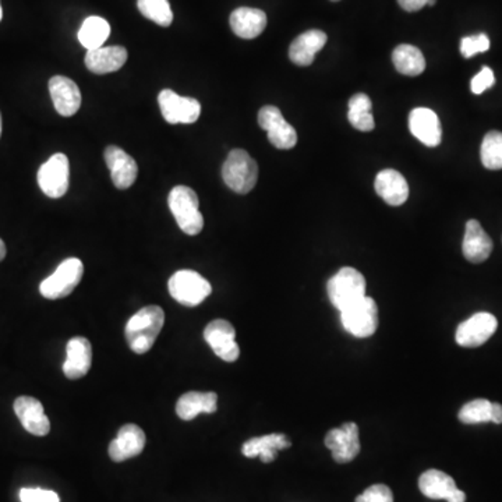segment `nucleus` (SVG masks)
<instances>
[{
  "mask_svg": "<svg viewBox=\"0 0 502 502\" xmlns=\"http://www.w3.org/2000/svg\"><path fill=\"white\" fill-rule=\"evenodd\" d=\"M481 163L484 168L490 171L502 169V133L488 132L481 143L480 150Z\"/></svg>",
  "mask_w": 502,
  "mask_h": 502,
  "instance_id": "7c9ffc66",
  "label": "nucleus"
},
{
  "mask_svg": "<svg viewBox=\"0 0 502 502\" xmlns=\"http://www.w3.org/2000/svg\"><path fill=\"white\" fill-rule=\"evenodd\" d=\"M137 6L145 19L161 27H169L173 22V13L168 0H137Z\"/></svg>",
  "mask_w": 502,
  "mask_h": 502,
  "instance_id": "2f4dec72",
  "label": "nucleus"
},
{
  "mask_svg": "<svg viewBox=\"0 0 502 502\" xmlns=\"http://www.w3.org/2000/svg\"><path fill=\"white\" fill-rule=\"evenodd\" d=\"M105 163L111 172L112 181L119 191H126L135 184L138 166L135 158L116 145H109L104 153Z\"/></svg>",
  "mask_w": 502,
  "mask_h": 502,
  "instance_id": "2eb2a0df",
  "label": "nucleus"
},
{
  "mask_svg": "<svg viewBox=\"0 0 502 502\" xmlns=\"http://www.w3.org/2000/svg\"><path fill=\"white\" fill-rule=\"evenodd\" d=\"M84 265L79 258H68L56 268L55 273L43 279L40 292L45 299L58 301L69 296L83 278Z\"/></svg>",
  "mask_w": 502,
  "mask_h": 502,
  "instance_id": "423d86ee",
  "label": "nucleus"
},
{
  "mask_svg": "<svg viewBox=\"0 0 502 502\" xmlns=\"http://www.w3.org/2000/svg\"><path fill=\"white\" fill-rule=\"evenodd\" d=\"M218 409V395L215 392H187L176 404V414L181 420L191 422L200 414H215Z\"/></svg>",
  "mask_w": 502,
  "mask_h": 502,
  "instance_id": "a878e982",
  "label": "nucleus"
},
{
  "mask_svg": "<svg viewBox=\"0 0 502 502\" xmlns=\"http://www.w3.org/2000/svg\"><path fill=\"white\" fill-rule=\"evenodd\" d=\"M230 28L243 40H255L266 27V14L260 9L239 7L230 14Z\"/></svg>",
  "mask_w": 502,
  "mask_h": 502,
  "instance_id": "393cba45",
  "label": "nucleus"
},
{
  "mask_svg": "<svg viewBox=\"0 0 502 502\" xmlns=\"http://www.w3.org/2000/svg\"><path fill=\"white\" fill-rule=\"evenodd\" d=\"M463 256L473 264L484 263L493 251V240L488 237L480 222L470 219L466 224L462 245Z\"/></svg>",
  "mask_w": 502,
  "mask_h": 502,
  "instance_id": "412c9836",
  "label": "nucleus"
},
{
  "mask_svg": "<svg viewBox=\"0 0 502 502\" xmlns=\"http://www.w3.org/2000/svg\"><path fill=\"white\" fill-rule=\"evenodd\" d=\"M371 109H373V104H371L370 97L366 94H356L350 98L348 119L358 132H371L376 127Z\"/></svg>",
  "mask_w": 502,
  "mask_h": 502,
  "instance_id": "c756f323",
  "label": "nucleus"
},
{
  "mask_svg": "<svg viewBox=\"0 0 502 502\" xmlns=\"http://www.w3.org/2000/svg\"><path fill=\"white\" fill-rule=\"evenodd\" d=\"M291 447V442L285 434H268L263 437L251 438L242 447V453L246 458H257L264 463L275 460L279 451Z\"/></svg>",
  "mask_w": 502,
  "mask_h": 502,
  "instance_id": "bb28decb",
  "label": "nucleus"
},
{
  "mask_svg": "<svg viewBox=\"0 0 502 502\" xmlns=\"http://www.w3.org/2000/svg\"><path fill=\"white\" fill-rule=\"evenodd\" d=\"M355 502H394V494L386 484H374L360 494Z\"/></svg>",
  "mask_w": 502,
  "mask_h": 502,
  "instance_id": "f704fd0d",
  "label": "nucleus"
},
{
  "mask_svg": "<svg viewBox=\"0 0 502 502\" xmlns=\"http://www.w3.org/2000/svg\"><path fill=\"white\" fill-rule=\"evenodd\" d=\"M392 61L396 70L404 76L416 77L426 70V59L422 51L407 43L396 46L392 52Z\"/></svg>",
  "mask_w": 502,
  "mask_h": 502,
  "instance_id": "cd10ccee",
  "label": "nucleus"
},
{
  "mask_svg": "<svg viewBox=\"0 0 502 502\" xmlns=\"http://www.w3.org/2000/svg\"><path fill=\"white\" fill-rule=\"evenodd\" d=\"M496 84V77L494 71L488 66H484L475 77H473L472 83H470V89L476 96H480L486 89L490 88Z\"/></svg>",
  "mask_w": 502,
  "mask_h": 502,
  "instance_id": "e433bc0d",
  "label": "nucleus"
},
{
  "mask_svg": "<svg viewBox=\"0 0 502 502\" xmlns=\"http://www.w3.org/2000/svg\"><path fill=\"white\" fill-rule=\"evenodd\" d=\"M169 293L178 303L196 307L211 294L212 286L196 271L181 270L169 279Z\"/></svg>",
  "mask_w": 502,
  "mask_h": 502,
  "instance_id": "39448f33",
  "label": "nucleus"
},
{
  "mask_svg": "<svg viewBox=\"0 0 502 502\" xmlns=\"http://www.w3.org/2000/svg\"><path fill=\"white\" fill-rule=\"evenodd\" d=\"M327 43V34L321 30H309L303 34L299 35L289 48V59L294 65L306 66L311 65L316 59L317 52L324 48Z\"/></svg>",
  "mask_w": 502,
  "mask_h": 502,
  "instance_id": "5701e85b",
  "label": "nucleus"
},
{
  "mask_svg": "<svg viewBox=\"0 0 502 502\" xmlns=\"http://www.w3.org/2000/svg\"><path fill=\"white\" fill-rule=\"evenodd\" d=\"M331 2H339V0H331Z\"/></svg>",
  "mask_w": 502,
  "mask_h": 502,
  "instance_id": "37998d69",
  "label": "nucleus"
},
{
  "mask_svg": "<svg viewBox=\"0 0 502 502\" xmlns=\"http://www.w3.org/2000/svg\"><path fill=\"white\" fill-rule=\"evenodd\" d=\"M343 328L356 338H368L378 327V307L373 297L365 296L340 311Z\"/></svg>",
  "mask_w": 502,
  "mask_h": 502,
  "instance_id": "0eeeda50",
  "label": "nucleus"
},
{
  "mask_svg": "<svg viewBox=\"0 0 502 502\" xmlns=\"http://www.w3.org/2000/svg\"><path fill=\"white\" fill-rule=\"evenodd\" d=\"M165 324V312L160 306H147L135 312L126 325L125 334L130 349L144 355L153 347Z\"/></svg>",
  "mask_w": 502,
  "mask_h": 502,
  "instance_id": "f257e3e1",
  "label": "nucleus"
},
{
  "mask_svg": "<svg viewBox=\"0 0 502 502\" xmlns=\"http://www.w3.org/2000/svg\"><path fill=\"white\" fill-rule=\"evenodd\" d=\"M488 50H490V38L483 33L460 40V53L463 58H473L478 53L488 52Z\"/></svg>",
  "mask_w": 502,
  "mask_h": 502,
  "instance_id": "72a5a7b5",
  "label": "nucleus"
},
{
  "mask_svg": "<svg viewBox=\"0 0 502 502\" xmlns=\"http://www.w3.org/2000/svg\"><path fill=\"white\" fill-rule=\"evenodd\" d=\"M327 292L332 306L342 311L366 296L365 276L352 266H343L328 281Z\"/></svg>",
  "mask_w": 502,
  "mask_h": 502,
  "instance_id": "20e7f679",
  "label": "nucleus"
},
{
  "mask_svg": "<svg viewBox=\"0 0 502 502\" xmlns=\"http://www.w3.org/2000/svg\"><path fill=\"white\" fill-rule=\"evenodd\" d=\"M0 135H2V115H0Z\"/></svg>",
  "mask_w": 502,
  "mask_h": 502,
  "instance_id": "a19ab883",
  "label": "nucleus"
},
{
  "mask_svg": "<svg viewBox=\"0 0 502 502\" xmlns=\"http://www.w3.org/2000/svg\"><path fill=\"white\" fill-rule=\"evenodd\" d=\"M376 191L386 204L402 206L409 197V184L395 169H384L376 178Z\"/></svg>",
  "mask_w": 502,
  "mask_h": 502,
  "instance_id": "4be33fe9",
  "label": "nucleus"
},
{
  "mask_svg": "<svg viewBox=\"0 0 502 502\" xmlns=\"http://www.w3.org/2000/svg\"><path fill=\"white\" fill-rule=\"evenodd\" d=\"M491 422L496 423V424H501L502 423V404H493V412H491Z\"/></svg>",
  "mask_w": 502,
  "mask_h": 502,
  "instance_id": "58836bf2",
  "label": "nucleus"
},
{
  "mask_svg": "<svg viewBox=\"0 0 502 502\" xmlns=\"http://www.w3.org/2000/svg\"><path fill=\"white\" fill-rule=\"evenodd\" d=\"M5 257H6V245L0 239V261H4Z\"/></svg>",
  "mask_w": 502,
  "mask_h": 502,
  "instance_id": "ea45409f",
  "label": "nucleus"
},
{
  "mask_svg": "<svg viewBox=\"0 0 502 502\" xmlns=\"http://www.w3.org/2000/svg\"><path fill=\"white\" fill-rule=\"evenodd\" d=\"M161 114L169 125H191L201 115V105L191 97H181L172 89H163L158 96Z\"/></svg>",
  "mask_w": 502,
  "mask_h": 502,
  "instance_id": "9d476101",
  "label": "nucleus"
},
{
  "mask_svg": "<svg viewBox=\"0 0 502 502\" xmlns=\"http://www.w3.org/2000/svg\"><path fill=\"white\" fill-rule=\"evenodd\" d=\"M419 488L427 498L445 499L448 502L466 501V494L457 488L455 480L437 469H430L420 476Z\"/></svg>",
  "mask_w": 502,
  "mask_h": 502,
  "instance_id": "4468645a",
  "label": "nucleus"
},
{
  "mask_svg": "<svg viewBox=\"0 0 502 502\" xmlns=\"http://www.w3.org/2000/svg\"><path fill=\"white\" fill-rule=\"evenodd\" d=\"M111 35V25L107 20L91 15L84 20L80 31H79V41L87 51L98 50L104 46L105 41Z\"/></svg>",
  "mask_w": 502,
  "mask_h": 502,
  "instance_id": "c85d7f7f",
  "label": "nucleus"
},
{
  "mask_svg": "<svg viewBox=\"0 0 502 502\" xmlns=\"http://www.w3.org/2000/svg\"><path fill=\"white\" fill-rule=\"evenodd\" d=\"M169 209L179 228L186 235L196 237L204 228V218L200 212L199 197L191 187L176 186L168 197Z\"/></svg>",
  "mask_w": 502,
  "mask_h": 502,
  "instance_id": "f03ea898",
  "label": "nucleus"
},
{
  "mask_svg": "<svg viewBox=\"0 0 502 502\" xmlns=\"http://www.w3.org/2000/svg\"><path fill=\"white\" fill-rule=\"evenodd\" d=\"M19 496L22 502H60L55 491L43 488H22Z\"/></svg>",
  "mask_w": 502,
  "mask_h": 502,
  "instance_id": "c9c22d12",
  "label": "nucleus"
},
{
  "mask_svg": "<svg viewBox=\"0 0 502 502\" xmlns=\"http://www.w3.org/2000/svg\"><path fill=\"white\" fill-rule=\"evenodd\" d=\"M51 98L59 115L65 117L73 116L81 107V92L71 79L55 76L50 80Z\"/></svg>",
  "mask_w": 502,
  "mask_h": 502,
  "instance_id": "dca6fc26",
  "label": "nucleus"
},
{
  "mask_svg": "<svg viewBox=\"0 0 502 502\" xmlns=\"http://www.w3.org/2000/svg\"><path fill=\"white\" fill-rule=\"evenodd\" d=\"M498 321L490 312H476L475 316L460 322L455 339L462 348H478L488 342L497 331Z\"/></svg>",
  "mask_w": 502,
  "mask_h": 502,
  "instance_id": "f8f14e48",
  "label": "nucleus"
},
{
  "mask_svg": "<svg viewBox=\"0 0 502 502\" xmlns=\"http://www.w3.org/2000/svg\"><path fill=\"white\" fill-rule=\"evenodd\" d=\"M325 447L331 451L338 463H349L360 453V438L356 423H343L339 429L331 430L325 435Z\"/></svg>",
  "mask_w": 502,
  "mask_h": 502,
  "instance_id": "ddd939ff",
  "label": "nucleus"
},
{
  "mask_svg": "<svg viewBox=\"0 0 502 502\" xmlns=\"http://www.w3.org/2000/svg\"><path fill=\"white\" fill-rule=\"evenodd\" d=\"M2 15H4V12H2V6H0V20H2Z\"/></svg>",
  "mask_w": 502,
  "mask_h": 502,
  "instance_id": "79ce46f5",
  "label": "nucleus"
},
{
  "mask_svg": "<svg viewBox=\"0 0 502 502\" xmlns=\"http://www.w3.org/2000/svg\"><path fill=\"white\" fill-rule=\"evenodd\" d=\"M70 163L65 153H58L46 161L38 171V184L45 196L60 199L69 191Z\"/></svg>",
  "mask_w": 502,
  "mask_h": 502,
  "instance_id": "6e6552de",
  "label": "nucleus"
},
{
  "mask_svg": "<svg viewBox=\"0 0 502 502\" xmlns=\"http://www.w3.org/2000/svg\"><path fill=\"white\" fill-rule=\"evenodd\" d=\"M409 129L427 147H437L442 143V122L438 115L429 107H416L411 112Z\"/></svg>",
  "mask_w": 502,
  "mask_h": 502,
  "instance_id": "a211bd4d",
  "label": "nucleus"
},
{
  "mask_svg": "<svg viewBox=\"0 0 502 502\" xmlns=\"http://www.w3.org/2000/svg\"><path fill=\"white\" fill-rule=\"evenodd\" d=\"M14 414L23 427L37 437H43L51 432V422L43 411L42 404L33 396H20L14 401Z\"/></svg>",
  "mask_w": 502,
  "mask_h": 502,
  "instance_id": "6ab92c4d",
  "label": "nucleus"
},
{
  "mask_svg": "<svg viewBox=\"0 0 502 502\" xmlns=\"http://www.w3.org/2000/svg\"><path fill=\"white\" fill-rule=\"evenodd\" d=\"M491 412H493V402L488 399H475L468 402L460 409L458 417L463 424H479V423L491 422Z\"/></svg>",
  "mask_w": 502,
  "mask_h": 502,
  "instance_id": "473e14b6",
  "label": "nucleus"
},
{
  "mask_svg": "<svg viewBox=\"0 0 502 502\" xmlns=\"http://www.w3.org/2000/svg\"><path fill=\"white\" fill-rule=\"evenodd\" d=\"M144 432L137 424H125L117 432V437L109 444V457L114 462H125L130 458L137 457L144 451Z\"/></svg>",
  "mask_w": 502,
  "mask_h": 502,
  "instance_id": "f3484780",
  "label": "nucleus"
},
{
  "mask_svg": "<svg viewBox=\"0 0 502 502\" xmlns=\"http://www.w3.org/2000/svg\"><path fill=\"white\" fill-rule=\"evenodd\" d=\"M222 178L235 193H250L258 181L257 163L248 155L247 151H230L222 166Z\"/></svg>",
  "mask_w": 502,
  "mask_h": 502,
  "instance_id": "7ed1b4c3",
  "label": "nucleus"
},
{
  "mask_svg": "<svg viewBox=\"0 0 502 502\" xmlns=\"http://www.w3.org/2000/svg\"><path fill=\"white\" fill-rule=\"evenodd\" d=\"M127 51L123 46H101L87 51L86 66L94 74H107L120 70L127 61Z\"/></svg>",
  "mask_w": 502,
  "mask_h": 502,
  "instance_id": "b1692460",
  "label": "nucleus"
},
{
  "mask_svg": "<svg viewBox=\"0 0 502 502\" xmlns=\"http://www.w3.org/2000/svg\"><path fill=\"white\" fill-rule=\"evenodd\" d=\"M258 125L265 130L268 140L279 150H291L296 145L297 133L293 126L286 122L278 107L273 105L263 107L258 112Z\"/></svg>",
  "mask_w": 502,
  "mask_h": 502,
  "instance_id": "1a4fd4ad",
  "label": "nucleus"
},
{
  "mask_svg": "<svg viewBox=\"0 0 502 502\" xmlns=\"http://www.w3.org/2000/svg\"><path fill=\"white\" fill-rule=\"evenodd\" d=\"M68 358L63 365V373L69 380L83 378L92 365V347L87 338H71L68 343Z\"/></svg>",
  "mask_w": 502,
  "mask_h": 502,
  "instance_id": "aec40b11",
  "label": "nucleus"
},
{
  "mask_svg": "<svg viewBox=\"0 0 502 502\" xmlns=\"http://www.w3.org/2000/svg\"><path fill=\"white\" fill-rule=\"evenodd\" d=\"M235 338L237 330L227 320H214L204 330V339L224 362L233 363L239 358L240 348Z\"/></svg>",
  "mask_w": 502,
  "mask_h": 502,
  "instance_id": "9b49d317",
  "label": "nucleus"
},
{
  "mask_svg": "<svg viewBox=\"0 0 502 502\" xmlns=\"http://www.w3.org/2000/svg\"><path fill=\"white\" fill-rule=\"evenodd\" d=\"M399 6L406 12H419L424 6H434L437 0H398Z\"/></svg>",
  "mask_w": 502,
  "mask_h": 502,
  "instance_id": "4c0bfd02",
  "label": "nucleus"
}]
</instances>
